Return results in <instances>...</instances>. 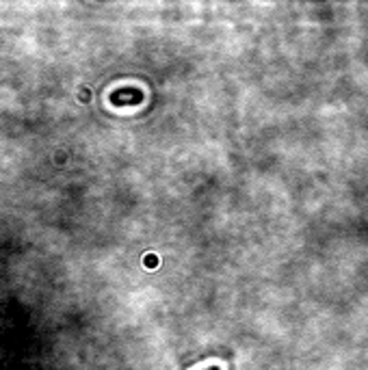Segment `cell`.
Listing matches in <instances>:
<instances>
[{
  "instance_id": "6da1fadb",
  "label": "cell",
  "mask_w": 368,
  "mask_h": 370,
  "mask_svg": "<svg viewBox=\"0 0 368 370\" xmlns=\"http://www.w3.org/2000/svg\"><path fill=\"white\" fill-rule=\"evenodd\" d=\"M111 100L117 104V107H126V104H139L143 100V91L141 89H133V87H128V89H119L111 95Z\"/></svg>"
},
{
  "instance_id": "7a4b0ae2",
  "label": "cell",
  "mask_w": 368,
  "mask_h": 370,
  "mask_svg": "<svg viewBox=\"0 0 368 370\" xmlns=\"http://www.w3.org/2000/svg\"><path fill=\"white\" fill-rule=\"evenodd\" d=\"M204 370H221L219 366H208V368H204Z\"/></svg>"
}]
</instances>
